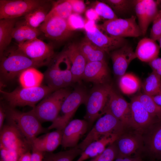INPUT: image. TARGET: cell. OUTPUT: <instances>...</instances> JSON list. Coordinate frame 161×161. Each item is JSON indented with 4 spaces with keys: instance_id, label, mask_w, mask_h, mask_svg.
Instances as JSON below:
<instances>
[{
    "instance_id": "55",
    "label": "cell",
    "mask_w": 161,
    "mask_h": 161,
    "mask_svg": "<svg viewBox=\"0 0 161 161\" xmlns=\"http://www.w3.org/2000/svg\"><path fill=\"white\" fill-rule=\"evenodd\" d=\"M114 161H123V158H118L115 159Z\"/></svg>"
},
{
    "instance_id": "17",
    "label": "cell",
    "mask_w": 161,
    "mask_h": 161,
    "mask_svg": "<svg viewBox=\"0 0 161 161\" xmlns=\"http://www.w3.org/2000/svg\"><path fill=\"white\" fill-rule=\"evenodd\" d=\"M89 128V123L85 120L70 121L63 130L61 145L65 148L76 147L80 139Z\"/></svg>"
},
{
    "instance_id": "6",
    "label": "cell",
    "mask_w": 161,
    "mask_h": 161,
    "mask_svg": "<svg viewBox=\"0 0 161 161\" xmlns=\"http://www.w3.org/2000/svg\"><path fill=\"white\" fill-rule=\"evenodd\" d=\"M71 92L64 88L55 90L45 97L31 110L41 122H52L58 116L63 102Z\"/></svg>"
},
{
    "instance_id": "44",
    "label": "cell",
    "mask_w": 161,
    "mask_h": 161,
    "mask_svg": "<svg viewBox=\"0 0 161 161\" xmlns=\"http://www.w3.org/2000/svg\"><path fill=\"white\" fill-rule=\"evenodd\" d=\"M0 159L2 161H18L22 155L18 152L0 148Z\"/></svg>"
},
{
    "instance_id": "29",
    "label": "cell",
    "mask_w": 161,
    "mask_h": 161,
    "mask_svg": "<svg viewBox=\"0 0 161 161\" xmlns=\"http://www.w3.org/2000/svg\"><path fill=\"white\" fill-rule=\"evenodd\" d=\"M44 78V74L36 68L31 67L24 70L20 74L19 81L22 87H34L41 86Z\"/></svg>"
},
{
    "instance_id": "26",
    "label": "cell",
    "mask_w": 161,
    "mask_h": 161,
    "mask_svg": "<svg viewBox=\"0 0 161 161\" xmlns=\"http://www.w3.org/2000/svg\"><path fill=\"white\" fill-rule=\"evenodd\" d=\"M42 32L38 28H32L25 24L23 21L16 22L12 33V38L18 45L37 38Z\"/></svg>"
},
{
    "instance_id": "10",
    "label": "cell",
    "mask_w": 161,
    "mask_h": 161,
    "mask_svg": "<svg viewBox=\"0 0 161 161\" xmlns=\"http://www.w3.org/2000/svg\"><path fill=\"white\" fill-rule=\"evenodd\" d=\"M47 1L0 0V19L24 16Z\"/></svg>"
},
{
    "instance_id": "37",
    "label": "cell",
    "mask_w": 161,
    "mask_h": 161,
    "mask_svg": "<svg viewBox=\"0 0 161 161\" xmlns=\"http://www.w3.org/2000/svg\"><path fill=\"white\" fill-rule=\"evenodd\" d=\"M102 1L108 5L116 14L118 15H123L129 12L134 7L135 2V0H104Z\"/></svg>"
},
{
    "instance_id": "36",
    "label": "cell",
    "mask_w": 161,
    "mask_h": 161,
    "mask_svg": "<svg viewBox=\"0 0 161 161\" xmlns=\"http://www.w3.org/2000/svg\"><path fill=\"white\" fill-rule=\"evenodd\" d=\"M83 151L77 146L56 153H50L44 161H73Z\"/></svg>"
},
{
    "instance_id": "35",
    "label": "cell",
    "mask_w": 161,
    "mask_h": 161,
    "mask_svg": "<svg viewBox=\"0 0 161 161\" xmlns=\"http://www.w3.org/2000/svg\"><path fill=\"white\" fill-rule=\"evenodd\" d=\"M147 112L154 118L161 120V108L155 103L151 96L144 93L137 95Z\"/></svg>"
},
{
    "instance_id": "39",
    "label": "cell",
    "mask_w": 161,
    "mask_h": 161,
    "mask_svg": "<svg viewBox=\"0 0 161 161\" xmlns=\"http://www.w3.org/2000/svg\"><path fill=\"white\" fill-rule=\"evenodd\" d=\"M134 8L142 35H144L147 30L145 26V5L144 0H135Z\"/></svg>"
},
{
    "instance_id": "11",
    "label": "cell",
    "mask_w": 161,
    "mask_h": 161,
    "mask_svg": "<svg viewBox=\"0 0 161 161\" xmlns=\"http://www.w3.org/2000/svg\"><path fill=\"white\" fill-rule=\"evenodd\" d=\"M0 148L16 151L21 154L32 148L30 144L15 126L9 123L0 130Z\"/></svg>"
},
{
    "instance_id": "42",
    "label": "cell",
    "mask_w": 161,
    "mask_h": 161,
    "mask_svg": "<svg viewBox=\"0 0 161 161\" xmlns=\"http://www.w3.org/2000/svg\"><path fill=\"white\" fill-rule=\"evenodd\" d=\"M158 14L153 21L150 38L157 41L161 36V5Z\"/></svg>"
},
{
    "instance_id": "51",
    "label": "cell",
    "mask_w": 161,
    "mask_h": 161,
    "mask_svg": "<svg viewBox=\"0 0 161 161\" xmlns=\"http://www.w3.org/2000/svg\"><path fill=\"white\" fill-rule=\"evenodd\" d=\"M31 153L28 151L20 156L18 161H31Z\"/></svg>"
},
{
    "instance_id": "40",
    "label": "cell",
    "mask_w": 161,
    "mask_h": 161,
    "mask_svg": "<svg viewBox=\"0 0 161 161\" xmlns=\"http://www.w3.org/2000/svg\"><path fill=\"white\" fill-rule=\"evenodd\" d=\"M99 16L110 20L118 18L112 9L107 4L102 1H97L94 8Z\"/></svg>"
},
{
    "instance_id": "47",
    "label": "cell",
    "mask_w": 161,
    "mask_h": 161,
    "mask_svg": "<svg viewBox=\"0 0 161 161\" xmlns=\"http://www.w3.org/2000/svg\"><path fill=\"white\" fill-rule=\"evenodd\" d=\"M31 161H43L44 154L43 152L34 149H32Z\"/></svg>"
},
{
    "instance_id": "2",
    "label": "cell",
    "mask_w": 161,
    "mask_h": 161,
    "mask_svg": "<svg viewBox=\"0 0 161 161\" xmlns=\"http://www.w3.org/2000/svg\"><path fill=\"white\" fill-rule=\"evenodd\" d=\"M8 123L16 127L31 145L32 141L39 134L48 130L42 126L41 122L31 110L22 112L4 106Z\"/></svg>"
},
{
    "instance_id": "30",
    "label": "cell",
    "mask_w": 161,
    "mask_h": 161,
    "mask_svg": "<svg viewBox=\"0 0 161 161\" xmlns=\"http://www.w3.org/2000/svg\"><path fill=\"white\" fill-rule=\"evenodd\" d=\"M44 76L47 86L54 91L66 87L56 61L49 67Z\"/></svg>"
},
{
    "instance_id": "20",
    "label": "cell",
    "mask_w": 161,
    "mask_h": 161,
    "mask_svg": "<svg viewBox=\"0 0 161 161\" xmlns=\"http://www.w3.org/2000/svg\"><path fill=\"white\" fill-rule=\"evenodd\" d=\"M63 53L67 56L71 65L73 82L80 81L87 62L80 52L78 44L69 45Z\"/></svg>"
},
{
    "instance_id": "52",
    "label": "cell",
    "mask_w": 161,
    "mask_h": 161,
    "mask_svg": "<svg viewBox=\"0 0 161 161\" xmlns=\"http://www.w3.org/2000/svg\"><path fill=\"white\" fill-rule=\"evenodd\" d=\"M96 27L95 21L88 20L86 22L84 28L86 31H87Z\"/></svg>"
},
{
    "instance_id": "24",
    "label": "cell",
    "mask_w": 161,
    "mask_h": 161,
    "mask_svg": "<svg viewBox=\"0 0 161 161\" xmlns=\"http://www.w3.org/2000/svg\"><path fill=\"white\" fill-rule=\"evenodd\" d=\"M156 41L146 37L141 39L134 51L137 58L148 63L158 57L160 48Z\"/></svg>"
},
{
    "instance_id": "53",
    "label": "cell",
    "mask_w": 161,
    "mask_h": 161,
    "mask_svg": "<svg viewBox=\"0 0 161 161\" xmlns=\"http://www.w3.org/2000/svg\"><path fill=\"white\" fill-rule=\"evenodd\" d=\"M142 160L139 156L131 157H128L123 158V161H142Z\"/></svg>"
},
{
    "instance_id": "41",
    "label": "cell",
    "mask_w": 161,
    "mask_h": 161,
    "mask_svg": "<svg viewBox=\"0 0 161 161\" xmlns=\"http://www.w3.org/2000/svg\"><path fill=\"white\" fill-rule=\"evenodd\" d=\"M117 151L114 143L101 154L89 161H114L117 157Z\"/></svg>"
},
{
    "instance_id": "21",
    "label": "cell",
    "mask_w": 161,
    "mask_h": 161,
    "mask_svg": "<svg viewBox=\"0 0 161 161\" xmlns=\"http://www.w3.org/2000/svg\"><path fill=\"white\" fill-rule=\"evenodd\" d=\"M109 71L106 62H87L82 79L94 83L95 85L107 83Z\"/></svg>"
},
{
    "instance_id": "1",
    "label": "cell",
    "mask_w": 161,
    "mask_h": 161,
    "mask_svg": "<svg viewBox=\"0 0 161 161\" xmlns=\"http://www.w3.org/2000/svg\"><path fill=\"white\" fill-rule=\"evenodd\" d=\"M0 58V78L2 83L13 80L28 68H36L50 64L30 59L18 47L7 49Z\"/></svg>"
},
{
    "instance_id": "3",
    "label": "cell",
    "mask_w": 161,
    "mask_h": 161,
    "mask_svg": "<svg viewBox=\"0 0 161 161\" xmlns=\"http://www.w3.org/2000/svg\"><path fill=\"white\" fill-rule=\"evenodd\" d=\"M55 91L47 86L31 88H18L11 92L0 89L2 97L8 106L15 108L17 106H29L34 108L40 100Z\"/></svg>"
},
{
    "instance_id": "54",
    "label": "cell",
    "mask_w": 161,
    "mask_h": 161,
    "mask_svg": "<svg viewBox=\"0 0 161 161\" xmlns=\"http://www.w3.org/2000/svg\"><path fill=\"white\" fill-rule=\"evenodd\" d=\"M157 41H158L159 44V46L160 47V48H161V36H160L159 38H158V40H157Z\"/></svg>"
},
{
    "instance_id": "7",
    "label": "cell",
    "mask_w": 161,
    "mask_h": 161,
    "mask_svg": "<svg viewBox=\"0 0 161 161\" xmlns=\"http://www.w3.org/2000/svg\"><path fill=\"white\" fill-rule=\"evenodd\" d=\"M88 94L82 87L76 88L68 95L63 102L59 114L48 128L63 130L70 121L79 106L85 104Z\"/></svg>"
},
{
    "instance_id": "27",
    "label": "cell",
    "mask_w": 161,
    "mask_h": 161,
    "mask_svg": "<svg viewBox=\"0 0 161 161\" xmlns=\"http://www.w3.org/2000/svg\"><path fill=\"white\" fill-rule=\"evenodd\" d=\"M78 46L87 63L97 61L106 62V53L86 38L78 44Z\"/></svg>"
},
{
    "instance_id": "12",
    "label": "cell",
    "mask_w": 161,
    "mask_h": 161,
    "mask_svg": "<svg viewBox=\"0 0 161 161\" xmlns=\"http://www.w3.org/2000/svg\"><path fill=\"white\" fill-rule=\"evenodd\" d=\"M114 143L117 151V158L130 157L133 154H138L143 147L142 134L133 129L125 131Z\"/></svg>"
},
{
    "instance_id": "4",
    "label": "cell",
    "mask_w": 161,
    "mask_h": 161,
    "mask_svg": "<svg viewBox=\"0 0 161 161\" xmlns=\"http://www.w3.org/2000/svg\"><path fill=\"white\" fill-rule=\"evenodd\" d=\"M127 130L123 124L111 113L106 112L100 117L85 138L77 146L83 151L92 143L109 134L120 135Z\"/></svg>"
},
{
    "instance_id": "38",
    "label": "cell",
    "mask_w": 161,
    "mask_h": 161,
    "mask_svg": "<svg viewBox=\"0 0 161 161\" xmlns=\"http://www.w3.org/2000/svg\"><path fill=\"white\" fill-rule=\"evenodd\" d=\"M145 5V26L147 30L149 24L157 16L159 9L161 0H144Z\"/></svg>"
},
{
    "instance_id": "8",
    "label": "cell",
    "mask_w": 161,
    "mask_h": 161,
    "mask_svg": "<svg viewBox=\"0 0 161 161\" xmlns=\"http://www.w3.org/2000/svg\"><path fill=\"white\" fill-rule=\"evenodd\" d=\"M136 17L133 16L125 19L118 18L107 20L99 25V28L109 36L125 38L137 37L142 35Z\"/></svg>"
},
{
    "instance_id": "50",
    "label": "cell",
    "mask_w": 161,
    "mask_h": 161,
    "mask_svg": "<svg viewBox=\"0 0 161 161\" xmlns=\"http://www.w3.org/2000/svg\"><path fill=\"white\" fill-rule=\"evenodd\" d=\"M152 97L155 103L161 108V86L158 92Z\"/></svg>"
},
{
    "instance_id": "56",
    "label": "cell",
    "mask_w": 161,
    "mask_h": 161,
    "mask_svg": "<svg viewBox=\"0 0 161 161\" xmlns=\"http://www.w3.org/2000/svg\"><path fill=\"white\" fill-rule=\"evenodd\" d=\"M0 161H2L1 159H0Z\"/></svg>"
},
{
    "instance_id": "15",
    "label": "cell",
    "mask_w": 161,
    "mask_h": 161,
    "mask_svg": "<svg viewBox=\"0 0 161 161\" xmlns=\"http://www.w3.org/2000/svg\"><path fill=\"white\" fill-rule=\"evenodd\" d=\"M143 150L151 158L161 160V120L152 124L142 134Z\"/></svg>"
},
{
    "instance_id": "25",
    "label": "cell",
    "mask_w": 161,
    "mask_h": 161,
    "mask_svg": "<svg viewBox=\"0 0 161 161\" xmlns=\"http://www.w3.org/2000/svg\"><path fill=\"white\" fill-rule=\"evenodd\" d=\"M50 2L48 0L25 16L24 22L32 28H39L45 21L52 7Z\"/></svg>"
},
{
    "instance_id": "48",
    "label": "cell",
    "mask_w": 161,
    "mask_h": 161,
    "mask_svg": "<svg viewBox=\"0 0 161 161\" xmlns=\"http://www.w3.org/2000/svg\"><path fill=\"white\" fill-rule=\"evenodd\" d=\"M86 15L88 20L94 21L97 20L99 17L94 8L88 9L86 12Z\"/></svg>"
},
{
    "instance_id": "28",
    "label": "cell",
    "mask_w": 161,
    "mask_h": 161,
    "mask_svg": "<svg viewBox=\"0 0 161 161\" xmlns=\"http://www.w3.org/2000/svg\"><path fill=\"white\" fill-rule=\"evenodd\" d=\"M16 19L0 20V58L8 48L12 38V33Z\"/></svg>"
},
{
    "instance_id": "19",
    "label": "cell",
    "mask_w": 161,
    "mask_h": 161,
    "mask_svg": "<svg viewBox=\"0 0 161 161\" xmlns=\"http://www.w3.org/2000/svg\"><path fill=\"white\" fill-rule=\"evenodd\" d=\"M109 54L114 73L119 78L126 73L130 64L137 58L132 47L127 44L111 52Z\"/></svg>"
},
{
    "instance_id": "18",
    "label": "cell",
    "mask_w": 161,
    "mask_h": 161,
    "mask_svg": "<svg viewBox=\"0 0 161 161\" xmlns=\"http://www.w3.org/2000/svg\"><path fill=\"white\" fill-rule=\"evenodd\" d=\"M129 103L135 130L142 134L152 124L158 120L147 112L137 96L132 98Z\"/></svg>"
},
{
    "instance_id": "43",
    "label": "cell",
    "mask_w": 161,
    "mask_h": 161,
    "mask_svg": "<svg viewBox=\"0 0 161 161\" xmlns=\"http://www.w3.org/2000/svg\"><path fill=\"white\" fill-rule=\"evenodd\" d=\"M66 20L69 26L73 31L84 28L86 22L80 14L72 13Z\"/></svg>"
},
{
    "instance_id": "9",
    "label": "cell",
    "mask_w": 161,
    "mask_h": 161,
    "mask_svg": "<svg viewBox=\"0 0 161 161\" xmlns=\"http://www.w3.org/2000/svg\"><path fill=\"white\" fill-rule=\"evenodd\" d=\"M106 112L113 115L123 124L127 129L134 130L129 103L113 88L109 93L103 115Z\"/></svg>"
},
{
    "instance_id": "49",
    "label": "cell",
    "mask_w": 161,
    "mask_h": 161,
    "mask_svg": "<svg viewBox=\"0 0 161 161\" xmlns=\"http://www.w3.org/2000/svg\"><path fill=\"white\" fill-rule=\"evenodd\" d=\"M6 117L5 109L4 106L1 104L0 107V130L3 126L4 119Z\"/></svg>"
},
{
    "instance_id": "32",
    "label": "cell",
    "mask_w": 161,
    "mask_h": 161,
    "mask_svg": "<svg viewBox=\"0 0 161 161\" xmlns=\"http://www.w3.org/2000/svg\"><path fill=\"white\" fill-rule=\"evenodd\" d=\"M72 13V6L68 0L58 1L52 4L45 20L53 17L67 19Z\"/></svg>"
},
{
    "instance_id": "46",
    "label": "cell",
    "mask_w": 161,
    "mask_h": 161,
    "mask_svg": "<svg viewBox=\"0 0 161 161\" xmlns=\"http://www.w3.org/2000/svg\"><path fill=\"white\" fill-rule=\"evenodd\" d=\"M153 71L161 76V58L157 57L148 63Z\"/></svg>"
},
{
    "instance_id": "16",
    "label": "cell",
    "mask_w": 161,
    "mask_h": 161,
    "mask_svg": "<svg viewBox=\"0 0 161 161\" xmlns=\"http://www.w3.org/2000/svg\"><path fill=\"white\" fill-rule=\"evenodd\" d=\"M86 39L107 54L127 44L125 38L105 35L97 27L86 31Z\"/></svg>"
},
{
    "instance_id": "34",
    "label": "cell",
    "mask_w": 161,
    "mask_h": 161,
    "mask_svg": "<svg viewBox=\"0 0 161 161\" xmlns=\"http://www.w3.org/2000/svg\"><path fill=\"white\" fill-rule=\"evenodd\" d=\"M56 61L66 87L73 83L71 65L67 56L63 52L58 56Z\"/></svg>"
},
{
    "instance_id": "5",
    "label": "cell",
    "mask_w": 161,
    "mask_h": 161,
    "mask_svg": "<svg viewBox=\"0 0 161 161\" xmlns=\"http://www.w3.org/2000/svg\"><path fill=\"white\" fill-rule=\"evenodd\" d=\"M112 88V85L108 83L95 85L88 94L85 104L86 112L84 118L88 122L89 128L103 115Z\"/></svg>"
},
{
    "instance_id": "13",
    "label": "cell",
    "mask_w": 161,
    "mask_h": 161,
    "mask_svg": "<svg viewBox=\"0 0 161 161\" xmlns=\"http://www.w3.org/2000/svg\"><path fill=\"white\" fill-rule=\"evenodd\" d=\"M18 48L30 59L50 63L54 56L53 46L36 38L18 45Z\"/></svg>"
},
{
    "instance_id": "31",
    "label": "cell",
    "mask_w": 161,
    "mask_h": 161,
    "mask_svg": "<svg viewBox=\"0 0 161 161\" xmlns=\"http://www.w3.org/2000/svg\"><path fill=\"white\" fill-rule=\"evenodd\" d=\"M118 86L123 94L131 95L137 92L140 86V81L138 78L131 73H126L119 78Z\"/></svg>"
},
{
    "instance_id": "14",
    "label": "cell",
    "mask_w": 161,
    "mask_h": 161,
    "mask_svg": "<svg viewBox=\"0 0 161 161\" xmlns=\"http://www.w3.org/2000/svg\"><path fill=\"white\" fill-rule=\"evenodd\" d=\"M39 28L46 38L59 42L68 39L74 32L69 26L66 19L56 17L46 20Z\"/></svg>"
},
{
    "instance_id": "33",
    "label": "cell",
    "mask_w": 161,
    "mask_h": 161,
    "mask_svg": "<svg viewBox=\"0 0 161 161\" xmlns=\"http://www.w3.org/2000/svg\"><path fill=\"white\" fill-rule=\"evenodd\" d=\"M161 86V76L152 71L142 85L143 93L151 96L156 94Z\"/></svg>"
},
{
    "instance_id": "23",
    "label": "cell",
    "mask_w": 161,
    "mask_h": 161,
    "mask_svg": "<svg viewBox=\"0 0 161 161\" xmlns=\"http://www.w3.org/2000/svg\"><path fill=\"white\" fill-rule=\"evenodd\" d=\"M119 136L116 134L107 135L92 143L86 147L76 161H83L96 157L105 150L107 146L113 143Z\"/></svg>"
},
{
    "instance_id": "22",
    "label": "cell",
    "mask_w": 161,
    "mask_h": 161,
    "mask_svg": "<svg viewBox=\"0 0 161 161\" xmlns=\"http://www.w3.org/2000/svg\"><path fill=\"white\" fill-rule=\"evenodd\" d=\"M63 130L56 129L44 135L36 137L31 143L32 149L43 152H51L61 145Z\"/></svg>"
},
{
    "instance_id": "45",
    "label": "cell",
    "mask_w": 161,
    "mask_h": 161,
    "mask_svg": "<svg viewBox=\"0 0 161 161\" xmlns=\"http://www.w3.org/2000/svg\"><path fill=\"white\" fill-rule=\"evenodd\" d=\"M72 7V13L80 14L85 11L86 5L84 2L81 0H68Z\"/></svg>"
}]
</instances>
